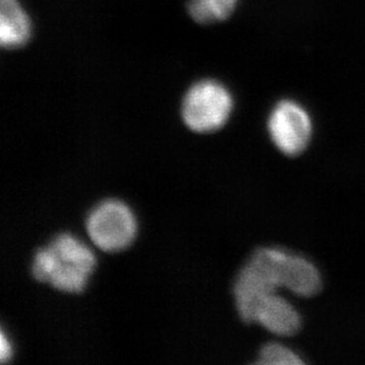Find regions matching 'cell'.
Here are the masks:
<instances>
[{
    "instance_id": "1",
    "label": "cell",
    "mask_w": 365,
    "mask_h": 365,
    "mask_svg": "<svg viewBox=\"0 0 365 365\" xmlns=\"http://www.w3.org/2000/svg\"><path fill=\"white\" fill-rule=\"evenodd\" d=\"M280 287L299 297L316 296L322 289L319 269L302 255L280 248H259L235 280V304L242 321L252 323L257 305Z\"/></svg>"
},
{
    "instance_id": "2",
    "label": "cell",
    "mask_w": 365,
    "mask_h": 365,
    "mask_svg": "<svg viewBox=\"0 0 365 365\" xmlns=\"http://www.w3.org/2000/svg\"><path fill=\"white\" fill-rule=\"evenodd\" d=\"M95 255L80 239L62 233L36 252L31 272L36 280L68 293L82 292L95 267Z\"/></svg>"
},
{
    "instance_id": "3",
    "label": "cell",
    "mask_w": 365,
    "mask_h": 365,
    "mask_svg": "<svg viewBox=\"0 0 365 365\" xmlns=\"http://www.w3.org/2000/svg\"><path fill=\"white\" fill-rule=\"evenodd\" d=\"M233 109V98L226 86L217 81L195 83L183 98V122L197 133L220 129L227 122Z\"/></svg>"
},
{
    "instance_id": "4",
    "label": "cell",
    "mask_w": 365,
    "mask_h": 365,
    "mask_svg": "<svg viewBox=\"0 0 365 365\" xmlns=\"http://www.w3.org/2000/svg\"><path fill=\"white\" fill-rule=\"evenodd\" d=\"M86 232L90 240L102 251H122L134 240L136 220L125 203L103 201L86 217Z\"/></svg>"
},
{
    "instance_id": "5",
    "label": "cell",
    "mask_w": 365,
    "mask_h": 365,
    "mask_svg": "<svg viewBox=\"0 0 365 365\" xmlns=\"http://www.w3.org/2000/svg\"><path fill=\"white\" fill-rule=\"evenodd\" d=\"M267 128L273 143L285 155H300L310 145L312 120L307 109L296 101L283 100L277 103L269 114Z\"/></svg>"
},
{
    "instance_id": "6",
    "label": "cell",
    "mask_w": 365,
    "mask_h": 365,
    "mask_svg": "<svg viewBox=\"0 0 365 365\" xmlns=\"http://www.w3.org/2000/svg\"><path fill=\"white\" fill-rule=\"evenodd\" d=\"M253 322L278 336H293L302 327L299 312L278 293L266 297L257 305L252 317Z\"/></svg>"
},
{
    "instance_id": "7",
    "label": "cell",
    "mask_w": 365,
    "mask_h": 365,
    "mask_svg": "<svg viewBox=\"0 0 365 365\" xmlns=\"http://www.w3.org/2000/svg\"><path fill=\"white\" fill-rule=\"evenodd\" d=\"M31 37V21L18 0H0V44L21 48Z\"/></svg>"
},
{
    "instance_id": "8",
    "label": "cell",
    "mask_w": 365,
    "mask_h": 365,
    "mask_svg": "<svg viewBox=\"0 0 365 365\" xmlns=\"http://www.w3.org/2000/svg\"><path fill=\"white\" fill-rule=\"evenodd\" d=\"M238 0H188L190 17L199 24L226 21L235 10Z\"/></svg>"
},
{
    "instance_id": "9",
    "label": "cell",
    "mask_w": 365,
    "mask_h": 365,
    "mask_svg": "<svg viewBox=\"0 0 365 365\" xmlns=\"http://www.w3.org/2000/svg\"><path fill=\"white\" fill-rule=\"evenodd\" d=\"M258 364H303V359L291 349L278 343H269L259 352Z\"/></svg>"
},
{
    "instance_id": "10",
    "label": "cell",
    "mask_w": 365,
    "mask_h": 365,
    "mask_svg": "<svg viewBox=\"0 0 365 365\" xmlns=\"http://www.w3.org/2000/svg\"><path fill=\"white\" fill-rule=\"evenodd\" d=\"M0 339H1V341H0V359H1V362L5 363L11 357V346L9 345L6 336L4 332H1Z\"/></svg>"
}]
</instances>
